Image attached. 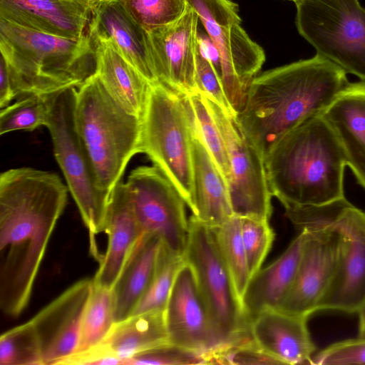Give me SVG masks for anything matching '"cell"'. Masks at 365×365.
<instances>
[{"mask_svg": "<svg viewBox=\"0 0 365 365\" xmlns=\"http://www.w3.org/2000/svg\"><path fill=\"white\" fill-rule=\"evenodd\" d=\"M0 364L43 365L38 339L30 320L1 335Z\"/></svg>", "mask_w": 365, "mask_h": 365, "instance_id": "33", "label": "cell"}, {"mask_svg": "<svg viewBox=\"0 0 365 365\" xmlns=\"http://www.w3.org/2000/svg\"><path fill=\"white\" fill-rule=\"evenodd\" d=\"M75 123L99 189L110 196L140 153L141 119L121 108L96 73L76 88Z\"/></svg>", "mask_w": 365, "mask_h": 365, "instance_id": "5", "label": "cell"}, {"mask_svg": "<svg viewBox=\"0 0 365 365\" xmlns=\"http://www.w3.org/2000/svg\"><path fill=\"white\" fill-rule=\"evenodd\" d=\"M21 97V93L8 66L1 56L0 59V107H6L15 98Z\"/></svg>", "mask_w": 365, "mask_h": 365, "instance_id": "39", "label": "cell"}, {"mask_svg": "<svg viewBox=\"0 0 365 365\" xmlns=\"http://www.w3.org/2000/svg\"><path fill=\"white\" fill-rule=\"evenodd\" d=\"M0 52L21 97L78 88L96 72V46L89 34L63 37L0 18Z\"/></svg>", "mask_w": 365, "mask_h": 365, "instance_id": "4", "label": "cell"}, {"mask_svg": "<svg viewBox=\"0 0 365 365\" xmlns=\"http://www.w3.org/2000/svg\"><path fill=\"white\" fill-rule=\"evenodd\" d=\"M185 262L183 257L173 254L161 244L152 281L133 314L165 311L178 272Z\"/></svg>", "mask_w": 365, "mask_h": 365, "instance_id": "31", "label": "cell"}, {"mask_svg": "<svg viewBox=\"0 0 365 365\" xmlns=\"http://www.w3.org/2000/svg\"><path fill=\"white\" fill-rule=\"evenodd\" d=\"M210 227L241 302L250 279L242 237L241 217L233 215L220 225Z\"/></svg>", "mask_w": 365, "mask_h": 365, "instance_id": "29", "label": "cell"}, {"mask_svg": "<svg viewBox=\"0 0 365 365\" xmlns=\"http://www.w3.org/2000/svg\"><path fill=\"white\" fill-rule=\"evenodd\" d=\"M310 364H365V336L334 343L314 354Z\"/></svg>", "mask_w": 365, "mask_h": 365, "instance_id": "37", "label": "cell"}, {"mask_svg": "<svg viewBox=\"0 0 365 365\" xmlns=\"http://www.w3.org/2000/svg\"><path fill=\"white\" fill-rule=\"evenodd\" d=\"M199 17L220 54L222 85L237 115L249 85L265 61L262 48L241 26L238 6L231 0H185Z\"/></svg>", "mask_w": 365, "mask_h": 365, "instance_id": "10", "label": "cell"}, {"mask_svg": "<svg viewBox=\"0 0 365 365\" xmlns=\"http://www.w3.org/2000/svg\"><path fill=\"white\" fill-rule=\"evenodd\" d=\"M89 33L109 38L150 85L160 83L148 33L133 19L120 0H98L93 11Z\"/></svg>", "mask_w": 365, "mask_h": 365, "instance_id": "19", "label": "cell"}, {"mask_svg": "<svg viewBox=\"0 0 365 365\" xmlns=\"http://www.w3.org/2000/svg\"><path fill=\"white\" fill-rule=\"evenodd\" d=\"M314 222L331 225L340 235L335 272L318 311L357 313L365 302V212L344 197L320 206Z\"/></svg>", "mask_w": 365, "mask_h": 365, "instance_id": "11", "label": "cell"}, {"mask_svg": "<svg viewBox=\"0 0 365 365\" xmlns=\"http://www.w3.org/2000/svg\"><path fill=\"white\" fill-rule=\"evenodd\" d=\"M269 187L284 207L321 205L344 197L342 148L322 115L284 135L264 158Z\"/></svg>", "mask_w": 365, "mask_h": 365, "instance_id": "3", "label": "cell"}, {"mask_svg": "<svg viewBox=\"0 0 365 365\" xmlns=\"http://www.w3.org/2000/svg\"><path fill=\"white\" fill-rule=\"evenodd\" d=\"M195 80L197 90L206 98L215 102L224 109L236 114L228 102L222 83L215 71L212 65L200 55L197 48Z\"/></svg>", "mask_w": 365, "mask_h": 365, "instance_id": "38", "label": "cell"}, {"mask_svg": "<svg viewBox=\"0 0 365 365\" xmlns=\"http://www.w3.org/2000/svg\"><path fill=\"white\" fill-rule=\"evenodd\" d=\"M359 315V336H365V302L357 312Z\"/></svg>", "mask_w": 365, "mask_h": 365, "instance_id": "41", "label": "cell"}, {"mask_svg": "<svg viewBox=\"0 0 365 365\" xmlns=\"http://www.w3.org/2000/svg\"><path fill=\"white\" fill-rule=\"evenodd\" d=\"M321 115L336 135L346 166L365 190V81L349 83Z\"/></svg>", "mask_w": 365, "mask_h": 365, "instance_id": "22", "label": "cell"}, {"mask_svg": "<svg viewBox=\"0 0 365 365\" xmlns=\"http://www.w3.org/2000/svg\"><path fill=\"white\" fill-rule=\"evenodd\" d=\"M199 21L187 4L177 21L148 33L160 83L182 96L197 89L195 76Z\"/></svg>", "mask_w": 365, "mask_h": 365, "instance_id": "17", "label": "cell"}, {"mask_svg": "<svg viewBox=\"0 0 365 365\" xmlns=\"http://www.w3.org/2000/svg\"><path fill=\"white\" fill-rule=\"evenodd\" d=\"M290 1H292L295 2L297 0H290Z\"/></svg>", "mask_w": 365, "mask_h": 365, "instance_id": "42", "label": "cell"}, {"mask_svg": "<svg viewBox=\"0 0 365 365\" xmlns=\"http://www.w3.org/2000/svg\"><path fill=\"white\" fill-rule=\"evenodd\" d=\"M140 119V153L170 181L192 213L193 122L184 96L162 83L150 85Z\"/></svg>", "mask_w": 365, "mask_h": 365, "instance_id": "6", "label": "cell"}, {"mask_svg": "<svg viewBox=\"0 0 365 365\" xmlns=\"http://www.w3.org/2000/svg\"><path fill=\"white\" fill-rule=\"evenodd\" d=\"M98 0H0V18L56 36L80 38L89 34Z\"/></svg>", "mask_w": 365, "mask_h": 365, "instance_id": "18", "label": "cell"}, {"mask_svg": "<svg viewBox=\"0 0 365 365\" xmlns=\"http://www.w3.org/2000/svg\"><path fill=\"white\" fill-rule=\"evenodd\" d=\"M115 322L111 289L93 282L92 291L82 320L78 346L76 352L70 357L83 354L101 344Z\"/></svg>", "mask_w": 365, "mask_h": 365, "instance_id": "28", "label": "cell"}, {"mask_svg": "<svg viewBox=\"0 0 365 365\" xmlns=\"http://www.w3.org/2000/svg\"><path fill=\"white\" fill-rule=\"evenodd\" d=\"M133 19L148 33L177 21L185 0H120Z\"/></svg>", "mask_w": 365, "mask_h": 365, "instance_id": "34", "label": "cell"}, {"mask_svg": "<svg viewBox=\"0 0 365 365\" xmlns=\"http://www.w3.org/2000/svg\"><path fill=\"white\" fill-rule=\"evenodd\" d=\"M96 46L95 73L110 97L126 112L141 118L150 84L107 38L89 33Z\"/></svg>", "mask_w": 365, "mask_h": 365, "instance_id": "24", "label": "cell"}, {"mask_svg": "<svg viewBox=\"0 0 365 365\" xmlns=\"http://www.w3.org/2000/svg\"><path fill=\"white\" fill-rule=\"evenodd\" d=\"M184 259L192 268L221 345L251 335L229 269L210 227L192 216Z\"/></svg>", "mask_w": 365, "mask_h": 365, "instance_id": "9", "label": "cell"}, {"mask_svg": "<svg viewBox=\"0 0 365 365\" xmlns=\"http://www.w3.org/2000/svg\"><path fill=\"white\" fill-rule=\"evenodd\" d=\"M241 217V232L250 278L260 269L274 240L269 220Z\"/></svg>", "mask_w": 365, "mask_h": 365, "instance_id": "35", "label": "cell"}, {"mask_svg": "<svg viewBox=\"0 0 365 365\" xmlns=\"http://www.w3.org/2000/svg\"><path fill=\"white\" fill-rule=\"evenodd\" d=\"M55 173L32 168L0 175V309L19 316L27 306L68 192Z\"/></svg>", "mask_w": 365, "mask_h": 365, "instance_id": "1", "label": "cell"}, {"mask_svg": "<svg viewBox=\"0 0 365 365\" xmlns=\"http://www.w3.org/2000/svg\"><path fill=\"white\" fill-rule=\"evenodd\" d=\"M207 364L205 354L170 342L141 352L128 359L125 365Z\"/></svg>", "mask_w": 365, "mask_h": 365, "instance_id": "36", "label": "cell"}, {"mask_svg": "<svg viewBox=\"0 0 365 365\" xmlns=\"http://www.w3.org/2000/svg\"><path fill=\"white\" fill-rule=\"evenodd\" d=\"M192 164L195 210L192 217L216 227L234 215L227 182L193 125Z\"/></svg>", "mask_w": 365, "mask_h": 365, "instance_id": "26", "label": "cell"}, {"mask_svg": "<svg viewBox=\"0 0 365 365\" xmlns=\"http://www.w3.org/2000/svg\"><path fill=\"white\" fill-rule=\"evenodd\" d=\"M206 100L227 149L230 170L227 184L234 215L269 220L272 195L263 156L244 133L236 114Z\"/></svg>", "mask_w": 365, "mask_h": 365, "instance_id": "12", "label": "cell"}, {"mask_svg": "<svg viewBox=\"0 0 365 365\" xmlns=\"http://www.w3.org/2000/svg\"><path fill=\"white\" fill-rule=\"evenodd\" d=\"M168 342L164 311L148 312L115 322L104 341L86 356L93 364L115 357L125 365L131 357Z\"/></svg>", "mask_w": 365, "mask_h": 365, "instance_id": "25", "label": "cell"}, {"mask_svg": "<svg viewBox=\"0 0 365 365\" xmlns=\"http://www.w3.org/2000/svg\"><path fill=\"white\" fill-rule=\"evenodd\" d=\"M104 232L108 235L107 248L92 279L94 284L111 289L130 250L142 234L128 187L121 180L108 198Z\"/></svg>", "mask_w": 365, "mask_h": 365, "instance_id": "21", "label": "cell"}, {"mask_svg": "<svg viewBox=\"0 0 365 365\" xmlns=\"http://www.w3.org/2000/svg\"><path fill=\"white\" fill-rule=\"evenodd\" d=\"M307 320L279 309L266 310L252 320L250 332L259 348L279 364H310L316 346Z\"/></svg>", "mask_w": 365, "mask_h": 365, "instance_id": "20", "label": "cell"}, {"mask_svg": "<svg viewBox=\"0 0 365 365\" xmlns=\"http://www.w3.org/2000/svg\"><path fill=\"white\" fill-rule=\"evenodd\" d=\"M293 285L279 310L308 318L318 312L336 267L340 235L331 225L308 227Z\"/></svg>", "mask_w": 365, "mask_h": 365, "instance_id": "14", "label": "cell"}, {"mask_svg": "<svg viewBox=\"0 0 365 365\" xmlns=\"http://www.w3.org/2000/svg\"><path fill=\"white\" fill-rule=\"evenodd\" d=\"M51 95L29 94L1 109L0 135L15 130L32 131L48 122Z\"/></svg>", "mask_w": 365, "mask_h": 365, "instance_id": "32", "label": "cell"}, {"mask_svg": "<svg viewBox=\"0 0 365 365\" xmlns=\"http://www.w3.org/2000/svg\"><path fill=\"white\" fill-rule=\"evenodd\" d=\"M305 237L306 231H299L278 258L250 278L241 300L250 325L261 312L279 309L285 299L296 277Z\"/></svg>", "mask_w": 365, "mask_h": 365, "instance_id": "23", "label": "cell"}, {"mask_svg": "<svg viewBox=\"0 0 365 365\" xmlns=\"http://www.w3.org/2000/svg\"><path fill=\"white\" fill-rule=\"evenodd\" d=\"M197 49L200 55L213 67L220 81L222 80V63L219 51L207 32L197 30ZM222 83V81H221Z\"/></svg>", "mask_w": 365, "mask_h": 365, "instance_id": "40", "label": "cell"}, {"mask_svg": "<svg viewBox=\"0 0 365 365\" xmlns=\"http://www.w3.org/2000/svg\"><path fill=\"white\" fill-rule=\"evenodd\" d=\"M349 83L341 67L317 53L255 76L237 119L264 159L284 135L321 115Z\"/></svg>", "mask_w": 365, "mask_h": 365, "instance_id": "2", "label": "cell"}, {"mask_svg": "<svg viewBox=\"0 0 365 365\" xmlns=\"http://www.w3.org/2000/svg\"><path fill=\"white\" fill-rule=\"evenodd\" d=\"M77 88H69L51 96L46 127L51 137L53 153L68 188L88 230L90 251L96 259L98 252L95 235L104 231L109 196L98 187L87 153L75 123Z\"/></svg>", "mask_w": 365, "mask_h": 365, "instance_id": "7", "label": "cell"}, {"mask_svg": "<svg viewBox=\"0 0 365 365\" xmlns=\"http://www.w3.org/2000/svg\"><path fill=\"white\" fill-rule=\"evenodd\" d=\"M164 314L170 343L205 355L222 344L186 262L178 272Z\"/></svg>", "mask_w": 365, "mask_h": 365, "instance_id": "15", "label": "cell"}, {"mask_svg": "<svg viewBox=\"0 0 365 365\" xmlns=\"http://www.w3.org/2000/svg\"><path fill=\"white\" fill-rule=\"evenodd\" d=\"M184 97L197 133L227 182L230 170L227 149L205 96L197 89Z\"/></svg>", "mask_w": 365, "mask_h": 365, "instance_id": "30", "label": "cell"}, {"mask_svg": "<svg viewBox=\"0 0 365 365\" xmlns=\"http://www.w3.org/2000/svg\"><path fill=\"white\" fill-rule=\"evenodd\" d=\"M142 233L158 237L173 254L183 257L188 235L185 202L155 165L133 169L125 182Z\"/></svg>", "mask_w": 365, "mask_h": 365, "instance_id": "13", "label": "cell"}, {"mask_svg": "<svg viewBox=\"0 0 365 365\" xmlns=\"http://www.w3.org/2000/svg\"><path fill=\"white\" fill-rule=\"evenodd\" d=\"M92 288L93 279L76 282L30 320L38 339L43 365L62 364L76 352Z\"/></svg>", "mask_w": 365, "mask_h": 365, "instance_id": "16", "label": "cell"}, {"mask_svg": "<svg viewBox=\"0 0 365 365\" xmlns=\"http://www.w3.org/2000/svg\"><path fill=\"white\" fill-rule=\"evenodd\" d=\"M160 238L142 233L130 250L111 288L115 322L131 316L148 288L161 247Z\"/></svg>", "mask_w": 365, "mask_h": 365, "instance_id": "27", "label": "cell"}, {"mask_svg": "<svg viewBox=\"0 0 365 365\" xmlns=\"http://www.w3.org/2000/svg\"><path fill=\"white\" fill-rule=\"evenodd\" d=\"M296 26L317 53L365 81V9L359 0H297Z\"/></svg>", "mask_w": 365, "mask_h": 365, "instance_id": "8", "label": "cell"}]
</instances>
